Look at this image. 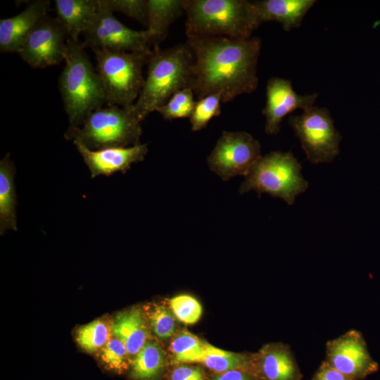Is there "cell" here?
I'll return each mask as SVG.
<instances>
[{"label": "cell", "mask_w": 380, "mask_h": 380, "mask_svg": "<svg viewBox=\"0 0 380 380\" xmlns=\"http://www.w3.org/2000/svg\"><path fill=\"white\" fill-rule=\"evenodd\" d=\"M186 43L194 54L191 89L198 99L216 94L224 103L257 89L258 37H189Z\"/></svg>", "instance_id": "obj_1"}, {"label": "cell", "mask_w": 380, "mask_h": 380, "mask_svg": "<svg viewBox=\"0 0 380 380\" xmlns=\"http://www.w3.org/2000/svg\"><path fill=\"white\" fill-rule=\"evenodd\" d=\"M194 58L187 43L152 49L147 75L132 110L141 122L178 91L191 88Z\"/></svg>", "instance_id": "obj_2"}, {"label": "cell", "mask_w": 380, "mask_h": 380, "mask_svg": "<svg viewBox=\"0 0 380 380\" xmlns=\"http://www.w3.org/2000/svg\"><path fill=\"white\" fill-rule=\"evenodd\" d=\"M189 37L248 39L261 25L251 1L184 0Z\"/></svg>", "instance_id": "obj_3"}, {"label": "cell", "mask_w": 380, "mask_h": 380, "mask_svg": "<svg viewBox=\"0 0 380 380\" xmlns=\"http://www.w3.org/2000/svg\"><path fill=\"white\" fill-rule=\"evenodd\" d=\"M80 40L68 39L58 88L71 126H80L94 110L106 105L101 78Z\"/></svg>", "instance_id": "obj_4"}, {"label": "cell", "mask_w": 380, "mask_h": 380, "mask_svg": "<svg viewBox=\"0 0 380 380\" xmlns=\"http://www.w3.org/2000/svg\"><path fill=\"white\" fill-rule=\"evenodd\" d=\"M132 108L102 106L92 111L80 126L70 125L64 137L91 150L139 144L142 128Z\"/></svg>", "instance_id": "obj_5"}, {"label": "cell", "mask_w": 380, "mask_h": 380, "mask_svg": "<svg viewBox=\"0 0 380 380\" xmlns=\"http://www.w3.org/2000/svg\"><path fill=\"white\" fill-rule=\"evenodd\" d=\"M103 87L106 105L132 108L143 88V67L151 52L115 51L91 49Z\"/></svg>", "instance_id": "obj_6"}, {"label": "cell", "mask_w": 380, "mask_h": 380, "mask_svg": "<svg viewBox=\"0 0 380 380\" xmlns=\"http://www.w3.org/2000/svg\"><path fill=\"white\" fill-rule=\"evenodd\" d=\"M302 166L291 152L272 151L260 158L240 186L243 194L251 190L266 193L293 205L308 187L301 175Z\"/></svg>", "instance_id": "obj_7"}, {"label": "cell", "mask_w": 380, "mask_h": 380, "mask_svg": "<svg viewBox=\"0 0 380 380\" xmlns=\"http://www.w3.org/2000/svg\"><path fill=\"white\" fill-rule=\"evenodd\" d=\"M289 123L310 163H329L338 155L342 137L327 108L314 105L298 115H290Z\"/></svg>", "instance_id": "obj_8"}, {"label": "cell", "mask_w": 380, "mask_h": 380, "mask_svg": "<svg viewBox=\"0 0 380 380\" xmlns=\"http://www.w3.org/2000/svg\"><path fill=\"white\" fill-rule=\"evenodd\" d=\"M98 1L97 13L83 34L86 46L115 51H152L151 35L148 30L137 31L127 27L113 15L104 0Z\"/></svg>", "instance_id": "obj_9"}, {"label": "cell", "mask_w": 380, "mask_h": 380, "mask_svg": "<svg viewBox=\"0 0 380 380\" xmlns=\"http://www.w3.org/2000/svg\"><path fill=\"white\" fill-rule=\"evenodd\" d=\"M262 157L260 144L246 132H222L207 158L210 170L223 180L246 176Z\"/></svg>", "instance_id": "obj_10"}, {"label": "cell", "mask_w": 380, "mask_h": 380, "mask_svg": "<svg viewBox=\"0 0 380 380\" xmlns=\"http://www.w3.org/2000/svg\"><path fill=\"white\" fill-rule=\"evenodd\" d=\"M325 354L328 364L353 380L363 379L379 369L362 334L354 329L327 341Z\"/></svg>", "instance_id": "obj_11"}, {"label": "cell", "mask_w": 380, "mask_h": 380, "mask_svg": "<svg viewBox=\"0 0 380 380\" xmlns=\"http://www.w3.org/2000/svg\"><path fill=\"white\" fill-rule=\"evenodd\" d=\"M68 39L59 21L47 15L30 32L17 53L34 68L56 65L64 61Z\"/></svg>", "instance_id": "obj_12"}, {"label": "cell", "mask_w": 380, "mask_h": 380, "mask_svg": "<svg viewBox=\"0 0 380 380\" xmlns=\"http://www.w3.org/2000/svg\"><path fill=\"white\" fill-rule=\"evenodd\" d=\"M318 94H298L290 80L278 77H271L266 86V103L262 109L265 117V133L277 134L283 119L297 109L305 110L314 106Z\"/></svg>", "instance_id": "obj_13"}, {"label": "cell", "mask_w": 380, "mask_h": 380, "mask_svg": "<svg viewBox=\"0 0 380 380\" xmlns=\"http://www.w3.org/2000/svg\"><path fill=\"white\" fill-rule=\"evenodd\" d=\"M249 372L256 380H302L295 355L288 344L281 342L263 346L251 354Z\"/></svg>", "instance_id": "obj_14"}, {"label": "cell", "mask_w": 380, "mask_h": 380, "mask_svg": "<svg viewBox=\"0 0 380 380\" xmlns=\"http://www.w3.org/2000/svg\"><path fill=\"white\" fill-rule=\"evenodd\" d=\"M73 144L88 167L91 178L99 175L108 177L118 172L125 173L132 164L143 161L148 153L147 144L99 150H91L78 142Z\"/></svg>", "instance_id": "obj_15"}, {"label": "cell", "mask_w": 380, "mask_h": 380, "mask_svg": "<svg viewBox=\"0 0 380 380\" xmlns=\"http://www.w3.org/2000/svg\"><path fill=\"white\" fill-rule=\"evenodd\" d=\"M49 8V1L37 0L17 15L1 19V52L18 53L30 32L48 15Z\"/></svg>", "instance_id": "obj_16"}, {"label": "cell", "mask_w": 380, "mask_h": 380, "mask_svg": "<svg viewBox=\"0 0 380 380\" xmlns=\"http://www.w3.org/2000/svg\"><path fill=\"white\" fill-rule=\"evenodd\" d=\"M258 19L280 23L285 31L298 27L313 6L315 0H260L251 1Z\"/></svg>", "instance_id": "obj_17"}, {"label": "cell", "mask_w": 380, "mask_h": 380, "mask_svg": "<svg viewBox=\"0 0 380 380\" xmlns=\"http://www.w3.org/2000/svg\"><path fill=\"white\" fill-rule=\"evenodd\" d=\"M148 326L144 313L139 308L120 312L111 323L112 335L124 343L131 360L149 340Z\"/></svg>", "instance_id": "obj_18"}, {"label": "cell", "mask_w": 380, "mask_h": 380, "mask_svg": "<svg viewBox=\"0 0 380 380\" xmlns=\"http://www.w3.org/2000/svg\"><path fill=\"white\" fill-rule=\"evenodd\" d=\"M56 19L70 39L79 40L94 20L98 9V0H55Z\"/></svg>", "instance_id": "obj_19"}, {"label": "cell", "mask_w": 380, "mask_h": 380, "mask_svg": "<svg viewBox=\"0 0 380 380\" xmlns=\"http://www.w3.org/2000/svg\"><path fill=\"white\" fill-rule=\"evenodd\" d=\"M148 25L153 49L167 37L171 25L184 13V0H147Z\"/></svg>", "instance_id": "obj_20"}, {"label": "cell", "mask_w": 380, "mask_h": 380, "mask_svg": "<svg viewBox=\"0 0 380 380\" xmlns=\"http://www.w3.org/2000/svg\"><path fill=\"white\" fill-rule=\"evenodd\" d=\"M15 167L7 153L0 161V234L17 230Z\"/></svg>", "instance_id": "obj_21"}, {"label": "cell", "mask_w": 380, "mask_h": 380, "mask_svg": "<svg viewBox=\"0 0 380 380\" xmlns=\"http://www.w3.org/2000/svg\"><path fill=\"white\" fill-rule=\"evenodd\" d=\"M166 365L165 355L160 345L148 340L131 360L129 377L135 380H156Z\"/></svg>", "instance_id": "obj_22"}, {"label": "cell", "mask_w": 380, "mask_h": 380, "mask_svg": "<svg viewBox=\"0 0 380 380\" xmlns=\"http://www.w3.org/2000/svg\"><path fill=\"white\" fill-rule=\"evenodd\" d=\"M250 357L251 354L226 351L206 343L205 351L198 363H202L217 374L232 369H243L249 372Z\"/></svg>", "instance_id": "obj_23"}, {"label": "cell", "mask_w": 380, "mask_h": 380, "mask_svg": "<svg viewBox=\"0 0 380 380\" xmlns=\"http://www.w3.org/2000/svg\"><path fill=\"white\" fill-rule=\"evenodd\" d=\"M206 343L186 330L181 331L170 344L169 349L172 354V363H198L205 351Z\"/></svg>", "instance_id": "obj_24"}, {"label": "cell", "mask_w": 380, "mask_h": 380, "mask_svg": "<svg viewBox=\"0 0 380 380\" xmlns=\"http://www.w3.org/2000/svg\"><path fill=\"white\" fill-rule=\"evenodd\" d=\"M112 336L111 328L103 320H95L77 331L76 340L80 346L88 353L99 350Z\"/></svg>", "instance_id": "obj_25"}, {"label": "cell", "mask_w": 380, "mask_h": 380, "mask_svg": "<svg viewBox=\"0 0 380 380\" xmlns=\"http://www.w3.org/2000/svg\"><path fill=\"white\" fill-rule=\"evenodd\" d=\"M99 357L103 367L110 371L122 374L129 369L131 358L126 347L119 338L113 335L99 350Z\"/></svg>", "instance_id": "obj_26"}, {"label": "cell", "mask_w": 380, "mask_h": 380, "mask_svg": "<svg viewBox=\"0 0 380 380\" xmlns=\"http://www.w3.org/2000/svg\"><path fill=\"white\" fill-rule=\"evenodd\" d=\"M144 313L151 331L160 339L174 335L176 322L170 311L163 305L153 303L145 306Z\"/></svg>", "instance_id": "obj_27"}, {"label": "cell", "mask_w": 380, "mask_h": 380, "mask_svg": "<svg viewBox=\"0 0 380 380\" xmlns=\"http://www.w3.org/2000/svg\"><path fill=\"white\" fill-rule=\"evenodd\" d=\"M196 101L191 87L182 89L172 97L156 111L167 120L190 118Z\"/></svg>", "instance_id": "obj_28"}, {"label": "cell", "mask_w": 380, "mask_h": 380, "mask_svg": "<svg viewBox=\"0 0 380 380\" xmlns=\"http://www.w3.org/2000/svg\"><path fill=\"white\" fill-rule=\"evenodd\" d=\"M222 103L220 96L208 95L198 99L189 118L191 130L198 132L206 127L210 120L221 114Z\"/></svg>", "instance_id": "obj_29"}, {"label": "cell", "mask_w": 380, "mask_h": 380, "mask_svg": "<svg viewBox=\"0 0 380 380\" xmlns=\"http://www.w3.org/2000/svg\"><path fill=\"white\" fill-rule=\"evenodd\" d=\"M169 305L176 318L187 324H195L202 315L201 303L187 294L172 298L169 300Z\"/></svg>", "instance_id": "obj_30"}, {"label": "cell", "mask_w": 380, "mask_h": 380, "mask_svg": "<svg viewBox=\"0 0 380 380\" xmlns=\"http://www.w3.org/2000/svg\"><path fill=\"white\" fill-rule=\"evenodd\" d=\"M104 3L113 13H122L147 27V0H104Z\"/></svg>", "instance_id": "obj_31"}, {"label": "cell", "mask_w": 380, "mask_h": 380, "mask_svg": "<svg viewBox=\"0 0 380 380\" xmlns=\"http://www.w3.org/2000/svg\"><path fill=\"white\" fill-rule=\"evenodd\" d=\"M169 380H205V375L199 367L182 363L171 370Z\"/></svg>", "instance_id": "obj_32"}, {"label": "cell", "mask_w": 380, "mask_h": 380, "mask_svg": "<svg viewBox=\"0 0 380 380\" xmlns=\"http://www.w3.org/2000/svg\"><path fill=\"white\" fill-rule=\"evenodd\" d=\"M311 380H353L342 374L325 360L322 361Z\"/></svg>", "instance_id": "obj_33"}, {"label": "cell", "mask_w": 380, "mask_h": 380, "mask_svg": "<svg viewBox=\"0 0 380 380\" xmlns=\"http://www.w3.org/2000/svg\"><path fill=\"white\" fill-rule=\"evenodd\" d=\"M213 380H256L248 371L232 369L223 373L216 374Z\"/></svg>", "instance_id": "obj_34"}]
</instances>
